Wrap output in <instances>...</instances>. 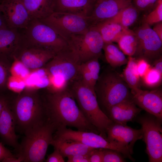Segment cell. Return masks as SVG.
I'll return each mask as SVG.
<instances>
[{
    "instance_id": "obj_1",
    "label": "cell",
    "mask_w": 162,
    "mask_h": 162,
    "mask_svg": "<svg viewBox=\"0 0 162 162\" xmlns=\"http://www.w3.org/2000/svg\"><path fill=\"white\" fill-rule=\"evenodd\" d=\"M42 98L47 118L55 125L56 130L68 126L100 134L83 115L70 88L60 92L48 91Z\"/></svg>"
},
{
    "instance_id": "obj_2",
    "label": "cell",
    "mask_w": 162,
    "mask_h": 162,
    "mask_svg": "<svg viewBox=\"0 0 162 162\" xmlns=\"http://www.w3.org/2000/svg\"><path fill=\"white\" fill-rule=\"evenodd\" d=\"M10 106L16 126L24 134L47 120L42 97L35 90L20 92Z\"/></svg>"
},
{
    "instance_id": "obj_3",
    "label": "cell",
    "mask_w": 162,
    "mask_h": 162,
    "mask_svg": "<svg viewBox=\"0 0 162 162\" xmlns=\"http://www.w3.org/2000/svg\"><path fill=\"white\" fill-rule=\"evenodd\" d=\"M94 89L100 106L105 114L111 106L132 98L130 89L122 74L112 67L99 75Z\"/></svg>"
},
{
    "instance_id": "obj_4",
    "label": "cell",
    "mask_w": 162,
    "mask_h": 162,
    "mask_svg": "<svg viewBox=\"0 0 162 162\" xmlns=\"http://www.w3.org/2000/svg\"><path fill=\"white\" fill-rule=\"evenodd\" d=\"M70 89L84 116L106 139L107 129L113 122L100 108L95 91L80 79L73 82Z\"/></svg>"
},
{
    "instance_id": "obj_5",
    "label": "cell",
    "mask_w": 162,
    "mask_h": 162,
    "mask_svg": "<svg viewBox=\"0 0 162 162\" xmlns=\"http://www.w3.org/2000/svg\"><path fill=\"white\" fill-rule=\"evenodd\" d=\"M56 130L55 125L47 119L25 134L20 144L18 156L22 158L23 162L43 161Z\"/></svg>"
},
{
    "instance_id": "obj_6",
    "label": "cell",
    "mask_w": 162,
    "mask_h": 162,
    "mask_svg": "<svg viewBox=\"0 0 162 162\" xmlns=\"http://www.w3.org/2000/svg\"><path fill=\"white\" fill-rule=\"evenodd\" d=\"M81 64L77 55L68 45L57 53L42 68L50 82L70 86L80 79Z\"/></svg>"
},
{
    "instance_id": "obj_7",
    "label": "cell",
    "mask_w": 162,
    "mask_h": 162,
    "mask_svg": "<svg viewBox=\"0 0 162 162\" xmlns=\"http://www.w3.org/2000/svg\"><path fill=\"white\" fill-rule=\"evenodd\" d=\"M21 33L20 43L56 53L67 46V42L52 28L38 20H32Z\"/></svg>"
},
{
    "instance_id": "obj_8",
    "label": "cell",
    "mask_w": 162,
    "mask_h": 162,
    "mask_svg": "<svg viewBox=\"0 0 162 162\" xmlns=\"http://www.w3.org/2000/svg\"><path fill=\"white\" fill-rule=\"evenodd\" d=\"M141 126L150 162L162 161V120L148 112L135 118Z\"/></svg>"
},
{
    "instance_id": "obj_9",
    "label": "cell",
    "mask_w": 162,
    "mask_h": 162,
    "mask_svg": "<svg viewBox=\"0 0 162 162\" xmlns=\"http://www.w3.org/2000/svg\"><path fill=\"white\" fill-rule=\"evenodd\" d=\"M52 139L60 141H76L94 148L112 149L120 152L125 158H132L126 148L110 142L101 135L92 132L75 130L67 127H61L55 131Z\"/></svg>"
},
{
    "instance_id": "obj_10",
    "label": "cell",
    "mask_w": 162,
    "mask_h": 162,
    "mask_svg": "<svg viewBox=\"0 0 162 162\" xmlns=\"http://www.w3.org/2000/svg\"><path fill=\"white\" fill-rule=\"evenodd\" d=\"M39 20L50 27L67 42L72 35L84 33L91 27L87 18L67 13L54 12Z\"/></svg>"
},
{
    "instance_id": "obj_11",
    "label": "cell",
    "mask_w": 162,
    "mask_h": 162,
    "mask_svg": "<svg viewBox=\"0 0 162 162\" xmlns=\"http://www.w3.org/2000/svg\"><path fill=\"white\" fill-rule=\"evenodd\" d=\"M67 42L81 63L100 56L104 42L98 31L92 26L83 34L73 35Z\"/></svg>"
},
{
    "instance_id": "obj_12",
    "label": "cell",
    "mask_w": 162,
    "mask_h": 162,
    "mask_svg": "<svg viewBox=\"0 0 162 162\" xmlns=\"http://www.w3.org/2000/svg\"><path fill=\"white\" fill-rule=\"evenodd\" d=\"M134 32L136 46L133 56L149 63L161 57L162 41L149 25L143 23Z\"/></svg>"
},
{
    "instance_id": "obj_13",
    "label": "cell",
    "mask_w": 162,
    "mask_h": 162,
    "mask_svg": "<svg viewBox=\"0 0 162 162\" xmlns=\"http://www.w3.org/2000/svg\"><path fill=\"white\" fill-rule=\"evenodd\" d=\"M56 54L44 49L26 45L20 42L12 59L27 69L35 70L43 68Z\"/></svg>"
},
{
    "instance_id": "obj_14",
    "label": "cell",
    "mask_w": 162,
    "mask_h": 162,
    "mask_svg": "<svg viewBox=\"0 0 162 162\" xmlns=\"http://www.w3.org/2000/svg\"><path fill=\"white\" fill-rule=\"evenodd\" d=\"M0 11L10 28L25 29L32 20L21 0H2Z\"/></svg>"
},
{
    "instance_id": "obj_15",
    "label": "cell",
    "mask_w": 162,
    "mask_h": 162,
    "mask_svg": "<svg viewBox=\"0 0 162 162\" xmlns=\"http://www.w3.org/2000/svg\"><path fill=\"white\" fill-rule=\"evenodd\" d=\"M106 139L109 142L127 148L132 155L136 142L143 138L141 128L134 129L126 125L113 123L107 129Z\"/></svg>"
},
{
    "instance_id": "obj_16",
    "label": "cell",
    "mask_w": 162,
    "mask_h": 162,
    "mask_svg": "<svg viewBox=\"0 0 162 162\" xmlns=\"http://www.w3.org/2000/svg\"><path fill=\"white\" fill-rule=\"evenodd\" d=\"M132 99L142 110L162 120V91L160 89L130 90Z\"/></svg>"
},
{
    "instance_id": "obj_17",
    "label": "cell",
    "mask_w": 162,
    "mask_h": 162,
    "mask_svg": "<svg viewBox=\"0 0 162 162\" xmlns=\"http://www.w3.org/2000/svg\"><path fill=\"white\" fill-rule=\"evenodd\" d=\"M132 3V0H94L92 10L87 18L91 26L110 19Z\"/></svg>"
},
{
    "instance_id": "obj_18",
    "label": "cell",
    "mask_w": 162,
    "mask_h": 162,
    "mask_svg": "<svg viewBox=\"0 0 162 162\" xmlns=\"http://www.w3.org/2000/svg\"><path fill=\"white\" fill-rule=\"evenodd\" d=\"M16 124L8 101L4 106L0 116V136L6 144L19 152L20 144L16 134Z\"/></svg>"
},
{
    "instance_id": "obj_19",
    "label": "cell",
    "mask_w": 162,
    "mask_h": 162,
    "mask_svg": "<svg viewBox=\"0 0 162 162\" xmlns=\"http://www.w3.org/2000/svg\"><path fill=\"white\" fill-rule=\"evenodd\" d=\"M137 106L131 98L111 106L105 114L113 123L127 124L134 120L142 110Z\"/></svg>"
},
{
    "instance_id": "obj_20",
    "label": "cell",
    "mask_w": 162,
    "mask_h": 162,
    "mask_svg": "<svg viewBox=\"0 0 162 162\" xmlns=\"http://www.w3.org/2000/svg\"><path fill=\"white\" fill-rule=\"evenodd\" d=\"M94 0H56L54 12L67 13L88 18Z\"/></svg>"
},
{
    "instance_id": "obj_21",
    "label": "cell",
    "mask_w": 162,
    "mask_h": 162,
    "mask_svg": "<svg viewBox=\"0 0 162 162\" xmlns=\"http://www.w3.org/2000/svg\"><path fill=\"white\" fill-rule=\"evenodd\" d=\"M18 29L6 27L0 29V57L12 58L21 39Z\"/></svg>"
},
{
    "instance_id": "obj_22",
    "label": "cell",
    "mask_w": 162,
    "mask_h": 162,
    "mask_svg": "<svg viewBox=\"0 0 162 162\" xmlns=\"http://www.w3.org/2000/svg\"><path fill=\"white\" fill-rule=\"evenodd\" d=\"M56 0H21L32 20H40L54 12Z\"/></svg>"
},
{
    "instance_id": "obj_23",
    "label": "cell",
    "mask_w": 162,
    "mask_h": 162,
    "mask_svg": "<svg viewBox=\"0 0 162 162\" xmlns=\"http://www.w3.org/2000/svg\"><path fill=\"white\" fill-rule=\"evenodd\" d=\"M50 145L58 149L64 158L78 154H89L94 148L76 141L52 140Z\"/></svg>"
},
{
    "instance_id": "obj_24",
    "label": "cell",
    "mask_w": 162,
    "mask_h": 162,
    "mask_svg": "<svg viewBox=\"0 0 162 162\" xmlns=\"http://www.w3.org/2000/svg\"><path fill=\"white\" fill-rule=\"evenodd\" d=\"M93 26L99 32L104 43L117 42L124 31L127 29L110 19L102 22Z\"/></svg>"
},
{
    "instance_id": "obj_25",
    "label": "cell",
    "mask_w": 162,
    "mask_h": 162,
    "mask_svg": "<svg viewBox=\"0 0 162 162\" xmlns=\"http://www.w3.org/2000/svg\"><path fill=\"white\" fill-rule=\"evenodd\" d=\"M103 50L106 61L112 68L127 64L128 59L119 47L113 43H104Z\"/></svg>"
},
{
    "instance_id": "obj_26",
    "label": "cell",
    "mask_w": 162,
    "mask_h": 162,
    "mask_svg": "<svg viewBox=\"0 0 162 162\" xmlns=\"http://www.w3.org/2000/svg\"><path fill=\"white\" fill-rule=\"evenodd\" d=\"M127 65L123 70L122 76L130 90L140 88V77L136 69V59L129 56Z\"/></svg>"
},
{
    "instance_id": "obj_27",
    "label": "cell",
    "mask_w": 162,
    "mask_h": 162,
    "mask_svg": "<svg viewBox=\"0 0 162 162\" xmlns=\"http://www.w3.org/2000/svg\"><path fill=\"white\" fill-rule=\"evenodd\" d=\"M117 43L120 49L129 56H133L136 49V42L134 32L129 28L126 29L118 38Z\"/></svg>"
},
{
    "instance_id": "obj_28",
    "label": "cell",
    "mask_w": 162,
    "mask_h": 162,
    "mask_svg": "<svg viewBox=\"0 0 162 162\" xmlns=\"http://www.w3.org/2000/svg\"><path fill=\"white\" fill-rule=\"evenodd\" d=\"M138 10L132 3L109 19L119 24L124 28H129L136 20Z\"/></svg>"
},
{
    "instance_id": "obj_29",
    "label": "cell",
    "mask_w": 162,
    "mask_h": 162,
    "mask_svg": "<svg viewBox=\"0 0 162 162\" xmlns=\"http://www.w3.org/2000/svg\"><path fill=\"white\" fill-rule=\"evenodd\" d=\"M141 78L146 86L150 88L156 87L161 84L162 74L151 66Z\"/></svg>"
},
{
    "instance_id": "obj_30",
    "label": "cell",
    "mask_w": 162,
    "mask_h": 162,
    "mask_svg": "<svg viewBox=\"0 0 162 162\" xmlns=\"http://www.w3.org/2000/svg\"><path fill=\"white\" fill-rule=\"evenodd\" d=\"M154 9L144 18L143 23L150 26L162 21V0H158Z\"/></svg>"
},
{
    "instance_id": "obj_31",
    "label": "cell",
    "mask_w": 162,
    "mask_h": 162,
    "mask_svg": "<svg viewBox=\"0 0 162 162\" xmlns=\"http://www.w3.org/2000/svg\"><path fill=\"white\" fill-rule=\"evenodd\" d=\"M10 69L8 59L0 57V90L7 86L9 77Z\"/></svg>"
},
{
    "instance_id": "obj_32",
    "label": "cell",
    "mask_w": 162,
    "mask_h": 162,
    "mask_svg": "<svg viewBox=\"0 0 162 162\" xmlns=\"http://www.w3.org/2000/svg\"><path fill=\"white\" fill-rule=\"evenodd\" d=\"M98 58H94L81 63V65L88 71L96 83L100 75V65Z\"/></svg>"
},
{
    "instance_id": "obj_33",
    "label": "cell",
    "mask_w": 162,
    "mask_h": 162,
    "mask_svg": "<svg viewBox=\"0 0 162 162\" xmlns=\"http://www.w3.org/2000/svg\"><path fill=\"white\" fill-rule=\"evenodd\" d=\"M103 153V162H126L125 158L120 152L115 150L102 149Z\"/></svg>"
},
{
    "instance_id": "obj_34",
    "label": "cell",
    "mask_w": 162,
    "mask_h": 162,
    "mask_svg": "<svg viewBox=\"0 0 162 162\" xmlns=\"http://www.w3.org/2000/svg\"><path fill=\"white\" fill-rule=\"evenodd\" d=\"M151 66L150 63L146 60L136 59V69L140 78L145 74Z\"/></svg>"
},
{
    "instance_id": "obj_35",
    "label": "cell",
    "mask_w": 162,
    "mask_h": 162,
    "mask_svg": "<svg viewBox=\"0 0 162 162\" xmlns=\"http://www.w3.org/2000/svg\"><path fill=\"white\" fill-rule=\"evenodd\" d=\"M158 0H135L133 4L138 10H144L154 5Z\"/></svg>"
},
{
    "instance_id": "obj_36",
    "label": "cell",
    "mask_w": 162,
    "mask_h": 162,
    "mask_svg": "<svg viewBox=\"0 0 162 162\" xmlns=\"http://www.w3.org/2000/svg\"><path fill=\"white\" fill-rule=\"evenodd\" d=\"M103 148H94L89 155V162H103Z\"/></svg>"
},
{
    "instance_id": "obj_37",
    "label": "cell",
    "mask_w": 162,
    "mask_h": 162,
    "mask_svg": "<svg viewBox=\"0 0 162 162\" xmlns=\"http://www.w3.org/2000/svg\"><path fill=\"white\" fill-rule=\"evenodd\" d=\"M53 152L49 155L45 160L46 162H64L65 160L64 158L58 150L54 148Z\"/></svg>"
},
{
    "instance_id": "obj_38",
    "label": "cell",
    "mask_w": 162,
    "mask_h": 162,
    "mask_svg": "<svg viewBox=\"0 0 162 162\" xmlns=\"http://www.w3.org/2000/svg\"><path fill=\"white\" fill-rule=\"evenodd\" d=\"M90 154H78L68 157H67V162H89V157Z\"/></svg>"
},
{
    "instance_id": "obj_39",
    "label": "cell",
    "mask_w": 162,
    "mask_h": 162,
    "mask_svg": "<svg viewBox=\"0 0 162 162\" xmlns=\"http://www.w3.org/2000/svg\"><path fill=\"white\" fill-rule=\"evenodd\" d=\"M13 156L14 155L11 152L0 142V161L5 158Z\"/></svg>"
},
{
    "instance_id": "obj_40",
    "label": "cell",
    "mask_w": 162,
    "mask_h": 162,
    "mask_svg": "<svg viewBox=\"0 0 162 162\" xmlns=\"http://www.w3.org/2000/svg\"><path fill=\"white\" fill-rule=\"evenodd\" d=\"M155 24L152 29L162 41V22Z\"/></svg>"
},
{
    "instance_id": "obj_41",
    "label": "cell",
    "mask_w": 162,
    "mask_h": 162,
    "mask_svg": "<svg viewBox=\"0 0 162 162\" xmlns=\"http://www.w3.org/2000/svg\"><path fill=\"white\" fill-rule=\"evenodd\" d=\"M152 66L161 74H162V57L156 59L153 62Z\"/></svg>"
},
{
    "instance_id": "obj_42",
    "label": "cell",
    "mask_w": 162,
    "mask_h": 162,
    "mask_svg": "<svg viewBox=\"0 0 162 162\" xmlns=\"http://www.w3.org/2000/svg\"><path fill=\"white\" fill-rule=\"evenodd\" d=\"M3 162H23L22 158L18 156H15L8 157L4 158L2 161Z\"/></svg>"
},
{
    "instance_id": "obj_43",
    "label": "cell",
    "mask_w": 162,
    "mask_h": 162,
    "mask_svg": "<svg viewBox=\"0 0 162 162\" xmlns=\"http://www.w3.org/2000/svg\"><path fill=\"white\" fill-rule=\"evenodd\" d=\"M8 100L3 97H0V116L2 113L3 109Z\"/></svg>"
},
{
    "instance_id": "obj_44",
    "label": "cell",
    "mask_w": 162,
    "mask_h": 162,
    "mask_svg": "<svg viewBox=\"0 0 162 162\" xmlns=\"http://www.w3.org/2000/svg\"><path fill=\"white\" fill-rule=\"evenodd\" d=\"M8 27L6 25L2 14L0 11V29Z\"/></svg>"
},
{
    "instance_id": "obj_45",
    "label": "cell",
    "mask_w": 162,
    "mask_h": 162,
    "mask_svg": "<svg viewBox=\"0 0 162 162\" xmlns=\"http://www.w3.org/2000/svg\"></svg>"
}]
</instances>
